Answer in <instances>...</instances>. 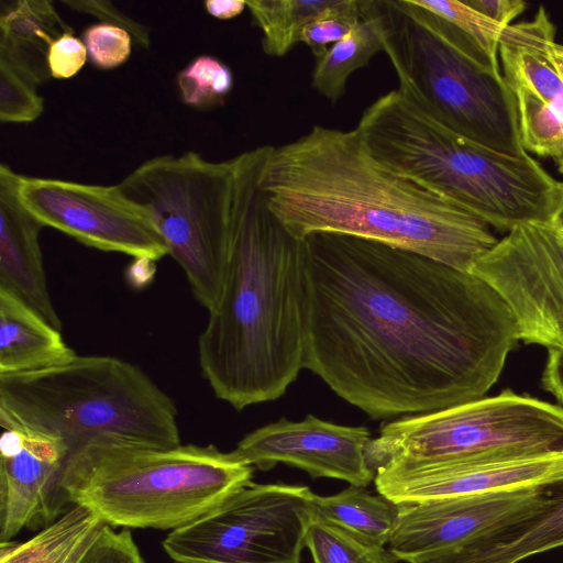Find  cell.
<instances>
[{
    "label": "cell",
    "instance_id": "39",
    "mask_svg": "<svg viewBox=\"0 0 563 563\" xmlns=\"http://www.w3.org/2000/svg\"><path fill=\"white\" fill-rule=\"evenodd\" d=\"M563 346V317L559 318L550 334L548 350Z\"/></svg>",
    "mask_w": 563,
    "mask_h": 563
},
{
    "label": "cell",
    "instance_id": "16",
    "mask_svg": "<svg viewBox=\"0 0 563 563\" xmlns=\"http://www.w3.org/2000/svg\"><path fill=\"white\" fill-rule=\"evenodd\" d=\"M0 439V543L24 528L46 527L69 506L64 486L68 451L51 435L18 426Z\"/></svg>",
    "mask_w": 563,
    "mask_h": 563
},
{
    "label": "cell",
    "instance_id": "22",
    "mask_svg": "<svg viewBox=\"0 0 563 563\" xmlns=\"http://www.w3.org/2000/svg\"><path fill=\"white\" fill-rule=\"evenodd\" d=\"M104 525L91 510L70 505L27 541L0 543V563H78Z\"/></svg>",
    "mask_w": 563,
    "mask_h": 563
},
{
    "label": "cell",
    "instance_id": "13",
    "mask_svg": "<svg viewBox=\"0 0 563 563\" xmlns=\"http://www.w3.org/2000/svg\"><path fill=\"white\" fill-rule=\"evenodd\" d=\"M499 56L523 150L551 158L563 174V45L543 7L508 27Z\"/></svg>",
    "mask_w": 563,
    "mask_h": 563
},
{
    "label": "cell",
    "instance_id": "17",
    "mask_svg": "<svg viewBox=\"0 0 563 563\" xmlns=\"http://www.w3.org/2000/svg\"><path fill=\"white\" fill-rule=\"evenodd\" d=\"M544 485L399 504L388 549L407 563L453 549L534 508L545 496Z\"/></svg>",
    "mask_w": 563,
    "mask_h": 563
},
{
    "label": "cell",
    "instance_id": "40",
    "mask_svg": "<svg viewBox=\"0 0 563 563\" xmlns=\"http://www.w3.org/2000/svg\"><path fill=\"white\" fill-rule=\"evenodd\" d=\"M552 225L563 229V183L561 186V195L560 200L555 210V213L552 219Z\"/></svg>",
    "mask_w": 563,
    "mask_h": 563
},
{
    "label": "cell",
    "instance_id": "26",
    "mask_svg": "<svg viewBox=\"0 0 563 563\" xmlns=\"http://www.w3.org/2000/svg\"><path fill=\"white\" fill-rule=\"evenodd\" d=\"M305 547L312 563H397L389 549L313 517L308 526Z\"/></svg>",
    "mask_w": 563,
    "mask_h": 563
},
{
    "label": "cell",
    "instance_id": "33",
    "mask_svg": "<svg viewBox=\"0 0 563 563\" xmlns=\"http://www.w3.org/2000/svg\"><path fill=\"white\" fill-rule=\"evenodd\" d=\"M63 4L80 13L90 14L101 22L120 26L132 35L133 43L143 48H148L150 29L118 10L111 2L101 0H68Z\"/></svg>",
    "mask_w": 563,
    "mask_h": 563
},
{
    "label": "cell",
    "instance_id": "31",
    "mask_svg": "<svg viewBox=\"0 0 563 563\" xmlns=\"http://www.w3.org/2000/svg\"><path fill=\"white\" fill-rule=\"evenodd\" d=\"M90 63L100 69H113L126 62L133 38L126 30L100 22L91 24L82 33Z\"/></svg>",
    "mask_w": 563,
    "mask_h": 563
},
{
    "label": "cell",
    "instance_id": "7",
    "mask_svg": "<svg viewBox=\"0 0 563 563\" xmlns=\"http://www.w3.org/2000/svg\"><path fill=\"white\" fill-rule=\"evenodd\" d=\"M400 93L442 125L509 155L527 153L498 57L413 0H376Z\"/></svg>",
    "mask_w": 563,
    "mask_h": 563
},
{
    "label": "cell",
    "instance_id": "11",
    "mask_svg": "<svg viewBox=\"0 0 563 563\" xmlns=\"http://www.w3.org/2000/svg\"><path fill=\"white\" fill-rule=\"evenodd\" d=\"M18 194L25 209L44 227L87 246L153 261L168 254L146 209L126 197L118 185L20 175Z\"/></svg>",
    "mask_w": 563,
    "mask_h": 563
},
{
    "label": "cell",
    "instance_id": "3",
    "mask_svg": "<svg viewBox=\"0 0 563 563\" xmlns=\"http://www.w3.org/2000/svg\"><path fill=\"white\" fill-rule=\"evenodd\" d=\"M262 188L272 212L300 240L351 235L468 273L498 242L482 219L378 161L357 128L314 125L272 146Z\"/></svg>",
    "mask_w": 563,
    "mask_h": 563
},
{
    "label": "cell",
    "instance_id": "15",
    "mask_svg": "<svg viewBox=\"0 0 563 563\" xmlns=\"http://www.w3.org/2000/svg\"><path fill=\"white\" fill-rule=\"evenodd\" d=\"M563 477V455L517 459H397L375 474L378 494L417 504L481 493L540 486Z\"/></svg>",
    "mask_w": 563,
    "mask_h": 563
},
{
    "label": "cell",
    "instance_id": "9",
    "mask_svg": "<svg viewBox=\"0 0 563 563\" xmlns=\"http://www.w3.org/2000/svg\"><path fill=\"white\" fill-rule=\"evenodd\" d=\"M563 455V407L510 389L387 422L365 456L376 472L397 459L517 460Z\"/></svg>",
    "mask_w": 563,
    "mask_h": 563
},
{
    "label": "cell",
    "instance_id": "8",
    "mask_svg": "<svg viewBox=\"0 0 563 563\" xmlns=\"http://www.w3.org/2000/svg\"><path fill=\"white\" fill-rule=\"evenodd\" d=\"M234 169V158L211 162L189 151L147 159L118 184L146 209L208 311L220 296L229 256Z\"/></svg>",
    "mask_w": 563,
    "mask_h": 563
},
{
    "label": "cell",
    "instance_id": "5",
    "mask_svg": "<svg viewBox=\"0 0 563 563\" xmlns=\"http://www.w3.org/2000/svg\"><path fill=\"white\" fill-rule=\"evenodd\" d=\"M174 399L139 366L76 355L38 371L0 375V424L60 440L68 457L97 441L180 445Z\"/></svg>",
    "mask_w": 563,
    "mask_h": 563
},
{
    "label": "cell",
    "instance_id": "24",
    "mask_svg": "<svg viewBox=\"0 0 563 563\" xmlns=\"http://www.w3.org/2000/svg\"><path fill=\"white\" fill-rule=\"evenodd\" d=\"M313 517L371 543L385 547L399 518V505L363 487L351 486L330 496L313 494Z\"/></svg>",
    "mask_w": 563,
    "mask_h": 563
},
{
    "label": "cell",
    "instance_id": "18",
    "mask_svg": "<svg viewBox=\"0 0 563 563\" xmlns=\"http://www.w3.org/2000/svg\"><path fill=\"white\" fill-rule=\"evenodd\" d=\"M20 175L0 165V287L8 289L56 329L62 321L46 282L38 234L44 227L22 205Z\"/></svg>",
    "mask_w": 563,
    "mask_h": 563
},
{
    "label": "cell",
    "instance_id": "2",
    "mask_svg": "<svg viewBox=\"0 0 563 563\" xmlns=\"http://www.w3.org/2000/svg\"><path fill=\"white\" fill-rule=\"evenodd\" d=\"M271 148L233 157L224 279L198 339L202 376L236 410L278 399L305 368L306 244L267 205L262 175Z\"/></svg>",
    "mask_w": 563,
    "mask_h": 563
},
{
    "label": "cell",
    "instance_id": "32",
    "mask_svg": "<svg viewBox=\"0 0 563 563\" xmlns=\"http://www.w3.org/2000/svg\"><path fill=\"white\" fill-rule=\"evenodd\" d=\"M78 563H146L130 529L115 531L104 525Z\"/></svg>",
    "mask_w": 563,
    "mask_h": 563
},
{
    "label": "cell",
    "instance_id": "14",
    "mask_svg": "<svg viewBox=\"0 0 563 563\" xmlns=\"http://www.w3.org/2000/svg\"><path fill=\"white\" fill-rule=\"evenodd\" d=\"M366 427L342 426L308 415L301 421L282 418L247 433L232 451L244 463L268 471L284 463L311 477H328L365 488L374 482L365 450Z\"/></svg>",
    "mask_w": 563,
    "mask_h": 563
},
{
    "label": "cell",
    "instance_id": "35",
    "mask_svg": "<svg viewBox=\"0 0 563 563\" xmlns=\"http://www.w3.org/2000/svg\"><path fill=\"white\" fill-rule=\"evenodd\" d=\"M466 4L477 10L488 19L509 26L526 9L521 0H466Z\"/></svg>",
    "mask_w": 563,
    "mask_h": 563
},
{
    "label": "cell",
    "instance_id": "36",
    "mask_svg": "<svg viewBox=\"0 0 563 563\" xmlns=\"http://www.w3.org/2000/svg\"><path fill=\"white\" fill-rule=\"evenodd\" d=\"M541 380L543 388L563 404V346L549 349Z\"/></svg>",
    "mask_w": 563,
    "mask_h": 563
},
{
    "label": "cell",
    "instance_id": "28",
    "mask_svg": "<svg viewBox=\"0 0 563 563\" xmlns=\"http://www.w3.org/2000/svg\"><path fill=\"white\" fill-rule=\"evenodd\" d=\"M421 8L439 15L448 23L455 26L487 54L497 57L499 45L504 40L508 27L499 24L465 1L456 0H413Z\"/></svg>",
    "mask_w": 563,
    "mask_h": 563
},
{
    "label": "cell",
    "instance_id": "29",
    "mask_svg": "<svg viewBox=\"0 0 563 563\" xmlns=\"http://www.w3.org/2000/svg\"><path fill=\"white\" fill-rule=\"evenodd\" d=\"M361 19V0H333L302 29L299 43L307 45L318 59L347 35Z\"/></svg>",
    "mask_w": 563,
    "mask_h": 563
},
{
    "label": "cell",
    "instance_id": "25",
    "mask_svg": "<svg viewBox=\"0 0 563 563\" xmlns=\"http://www.w3.org/2000/svg\"><path fill=\"white\" fill-rule=\"evenodd\" d=\"M333 0H252L246 7L253 23L262 31L266 55L285 56L296 44L302 29Z\"/></svg>",
    "mask_w": 563,
    "mask_h": 563
},
{
    "label": "cell",
    "instance_id": "23",
    "mask_svg": "<svg viewBox=\"0 0 563 563\" xmlns=\"http://www.w3.org/2000/svg\"><path fill=\"white\" fill-rule=\"evenodd\" d=\"M361 22L318 58L312 70V87L332 104L345 93L351 75L384 51L376 0H361Z\"/></svg>",
    "mask_w": 563,
    "mask_h": 563
},
{
    "label": "cell",
    "instance_id": "4",
    "mask_svg": "<svg viewBox=\"0 0 563 563\" xmlns=\"http://www.w3.org/2000/svg\"><path fill=\"white\" fill-rule=\"evenodd\" d=\"M356 128L383 164L498 231L552 223L562 183L530 154L509 155L464 137L423 113L398 89L369 104Z\"/></svg>",
    "mask_w": 563,
    "mask_h": 563
},
{
    "label": "cell",
    "instance_id": "20",
    "mask_svg": "<svg viewBox=\"0 0 563 563\" xmlns=\"http://www.w3.org/2000/svg\"><path fill=\"white\" fill-rule=\"evenodd\" d=\"M73 29L47 0H18L2 4L0 59L34 85L51 78L47 55L52 43Z\"/></svg>",
    "mask_w": 563,
    "mask_h": 563
},
{
    "label": "cell",
    "instance_id": "34",
    "mask_svg": "<svg viewBox=\"0 0 563 563\" xmlns=\"http://www.w3.org/2000/svg\"><path fill=\"white\" fill-rule=\"evenodd\" d=\"M87 48L73 32L56 38L48 51L47 65L49 75L55 79H68L75 76L87 62Z\"/></svg>",
    "mask_w": 563,
    "mask_h": 563
},
{
    "label": "cell",
    "instance_id": "1",
    "mask_svg": "<svg viewBox=\"0 0 563 563\" xmlns=\"http://www.w3.org/2000/svg\"><path fill=\"white\" fill-rule=\"evenodd\" d=\"M306 244L305 368L372 419L475 400L520 341L500 296L424 255L336 233Z\"/></svg>",
    "mask_w": 563,
    "mask_h": 563
},
{
    "label": "cell",
    "instance_id": "6",
    "mask_svg": "<svg viewBox=\"0 0 563 563\" xmlns=\"http://www.w3.org/2000/svg\"><path fill=\"white\" fill-rule=\"evenodd\" d=\"M254 467L212 444L153 448L97 441L71 454L63 486L69 505L125 529L175 530L249 484Z\"/></svg>",
    "mask_w": 563,
    "mask_h": 563
},
{
    "label": "cell",
    "instance_id": "19",
    "mask_svg": "<svg viewBox=\"0 0 563 563\" xmlns=\"http://www.w3.org/2000/svg\"><path fill=\"white\" fill-rule=\"evenodd\" d=\"M534 508L466 542L411 563H518L563 545V477Z\"/></svg>",
    "mask_w": 563,
    "mask_h": 563
},
{
    "label": "cell",
    "instance_id": "27",
    "mask_svg": "<svg viewBox=\"0 0 563 563\" xmlns=\"http://www.w3.org/2000/svg\"><path fill=\"white\" fill-rule=\"evenodd\" d=\"M177 86L184 103L208 109L224 103L233 87V74L220 59L200 55L179 71Z\"/></svg>",
    "mask_w": 563,
    "mask_h": 563
},
{
    "label": "cell",
    "instance_id": "37",
    "mask_svg": "<svg viewBox=\"0 0 563 563\" xmlns=\"http://www.w3.org/2000/svg\"><path fill=\"white\" fill-rule=\"evenodd\" d=\"M246 7L243 0H208L205 2L206 11L213 18L230 20L238 16Z\"/></svg>",
    "mask_w": 563,
    "mask_h": 563
},
{
    "label": "cell",
    "instance_id": "30",
    "mask_svg": "<svg viewBox=\"0 0 563 563\" xmlns=\"http://www.w3.org/2000/svg\"><path fill=\"white\" fill-rule=\"evenodd\" d=\"M44 111V100L35 86L0 59V121L30 123Z\"/></svg>",
    "mask_w": 563,
    "mask_h": 563
},
{
    "label": "cell",
    "instance_id": "12",
    "mask_svg": "<svg viewBox=\"0 0 563 563\" xmlns=\"http://www.w3.org/2000/svg\"><path fill=\"white\" fill-rule=\"evenodd\" d=\"M512 312L520 340L548 346L563 317V229L527 223L509 231L471 269Z\"/></svg>",
    "mask_w": 563,
    "mask_h": 563
},
{
    "label": "cell",
    "instance_id": "10",
    "mask_svg": "<svg viewBox=\"0 0 563 563\" xmlns=\"http://www.w3.org/2000/svg\"><path fill=\"white\" fill-rule=\"evenodd\" d=\"M303 485H244L212 511L162 542L177 563H300L313 518Z\"/></svg>",
    "mask_w": 563,
    "mask_h": 563
},
{
    "label": "cell",
    "instance_id": "38",
    "mask_svg": "<svg viewBox=\"0 0 563 563\" xmlns=\"http://www.w3.org/2000/svg\"><path fill=\"white\" fill-rule=\"evenodd\" d=\"M154 272V261L146 257L135 258L129 267L131 282L136 285L148 282Z\"/></svg>",
    "mask_w": 563,
    "mask_h": 563
},
{
    "label": "cell",
    "instance_id": "21",
    "mask_svg": "<svg viewBox=\"0 0 563 563\" xmlns=\"http://www.w3.org/2000/svg\"><path fill=\"white\" fill-rule=\"evenodd\" d=\"M75 356L60 330L0 287V375L48 368Z\"/></svg>",
    "mask_w": 563,
    "mask_h": 563
}]
</instances>
